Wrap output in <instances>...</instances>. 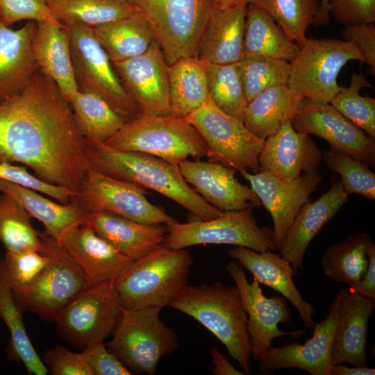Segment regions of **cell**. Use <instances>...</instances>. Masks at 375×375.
<instances>
[{"label":"cell","mask_w":375,"mask_h":375,"mask_svg":"<svg viewBox=\"0 0 375 375\" xmlns=\"http://www.w3.org/2000/svg\"><path fill=\"white\" fill-rule=\"evenodd\" d=\"M65 25L69 33L71 57L78 90L101 96L126 122L134 119L140 112L123 87L93 28L74 24Z\"/></svg>","instance_id":"9c48e42d"},{"label":"cell","mask_w":375,"mask_h":375,"mask_svg":"<svg viewBox=\"0 0 375 375\" xmlns=\"http://www.w3.org/2000/svg\"><path fill=\"white\" fill-rule=\"evenodd\" d=\"M43 362L53 375H92L83 352H73L62 346L47 350Z\"/></svg>","instance_id":"c3c4849f"},{"label":"cell","mask_w":375,"mask_h":375,"mask_svg":"<svg viewBox=\"0 0 375 375\" xmlns=\"http://www.w3.org/2000/svg\"><path fill=\"white\" fill-rule=\"evenodd\" d=\"M167 72L171 115L186 118L209 99L207 63L194 56L184 57L169 65Z\"/></svg>","instance_id":"1f68e13d"},{"label":"cell","mask_w":375,"mask_h":375,"mask_svg":"<svg viewBox=\"0 0 375 375\" xmlns=\"http://www.w3.org/2000/svg\"><path fill=\"white\" fill-rule=\"evenodd\" d=\"M247 2L216 7L201 36L196 57L208 64L225 65L244 57Z\"/></svg>","instance_id":"d4e9b609"},{"label":"cell","mask_w":375,"mask_h":375,"mask_svg":"<svg viewBox=\"0 0 375 375\" xmlns=\"http://www.w3.org/2000/svg\"><path fill=\"white\" fill-rule=\"evenodd\" d=\"M322 158L330 170L340 176L346 193L375 199V174L368 165L345 153L331 149L324 151Z\"/></svg>","instance_id":"f6af8a7d"},{"label":"cell","mask_w":375,"mask_h":375,"mask_svg":"<svg viewBox=\"0 0 375 375\" xmlns=\"http://www.w3.org/2000/svg\"><path fill=\"white\" fill-rule=\"evenodd\" d=\"M83 224L132 260L163 243L167 237L165 225L144 224L106 211L86 212Z\"/></svg>","instance_id":"83f0119b"},{"label":"cell","mask_w":375,"mask_h":375,"mask_svg":"<svg viewBox=\"0 0 375 375\" xmlns=\"http://www.w3.org/2000/svg\"><path fill=\"white\" fill-rule=\"evenodd\" d=\"M22 20L58 21L53 17L47 0H0L1 23L10 27Z\"/></svg>","instance_id":"7dc6e473"},{"label":"cell","mask_w":375,"mask_h":375,"mask_svg":"<svg viewBox=\"0 0 375 375\" xmlns=\"http://www.w3.org/2000/svg\"><path fill=\"white\" fill-rule=\"evenodd\" d=\"M329 14L344 26L374 24L375 0H329Z\"/></svg>","instance_id":"681fc988"},{"label":"cell","mask_w":375,"mask_h":375,"mask_svg":"<svg viewBox=\"0 0 375 375\" xmlns=\"http://www.w3.org/2000/svg\"><path fill=\"white\" fill-rule=\"evenodd\" d=\"M41 250L6 251L3 260L7 279L12 293L28 287L43 272L51 259L47 234L42 233Z\"/></svg>","instance_id":"ee69618b"},{"label":"cell","mask_w":375,"mask_h":375,"mask_svg":"<svg viewBox=\"0 0 375 375\" xmlns=\"http://www.w3.org/2000/svg\"><path fill=\"white\" fill-rule=\"evenodd\" d=\"M104 143L119 150L150 154L178 165L189 157L208 156V147L197 129L186 118L172 115L140 113Z\"/></svg>","instance_id":"5b68a950"},{"label":"cell","mask_w":375,"mask_h":375,"mask_svg":"<svg viewBox=\"0 0 375 375\" xmlns=\"http://www.w3.org/2000/svg\"><path fill=\"white\" fill-rule=\"evenodd\" d=\"M0 162L28 167L43 181L75 192L90 167L69 101L40 69L0 101Z\"/></svg>","instance_id":"6da1fadb"},{"label":"cell","mask_w":375,"mask_h":375,"mask_svg":"<svg viewBox=\"0 0 375 375\" xmlns=\"http://www.w3.org/2000/svg\"><path fill=\"white\" fill-rule=\"evenodd\" d=\"M22 313L8 283L3 260L0 259V319L8 329L12 352L28 374L46 375L49 369L32 345Z\"/></svg>","instance_id":"d590c367"},{"label":"cell","mask_w":375,"mask_h":375,"mask_svg":"<svg viewBox=\"0 0 375 375\" xmlns=\"http://www.w3.org/2000/svg\"><path fill=\"white\" fill-rule=\"evenodd\" d=\"M57 243L91 285L113 283L133 261L85 224Z\"/></svg>","instance_id":"7402d4cb"},{"label":"cell","mask_w":375,"mask_h":375,"mask_svg":"<svg viewBox=\"0 0 375 375\" xmlns=\"http://www.w3.org/2000/svg\"><path fill=\"white\" fill-rule=\"evenodd\" d=\"M375 369L366 367H347L341 365H331L328 375H374Z\"/></svg>","instance_id":"11a10c76"},{"label":"cell","mask_w":375,"mask_h":375,"mask_svg":"<svg viewBox=\"0 0 375 375\" xmlns=\"http://www.w3.org/2000/svg\"><path fill=\"white\" fill-rule=\"evenodd\" d=\"M299 51L297 44L267 12L254 4H247L244 57L260 56L290 62Z\"/></svg>","instance_id":"d6a6232c"},{"label":"cell","mask_w":375,"mask_h":375,"mask_svg":"<svg viewBox=\"0 0 375 375\" xmlns=\"http://www.w3.org/2000/svg\"><path fill=\"white\" fill-rule=\"evenodd\" d=\"M320 6L316 15L313 24L315 26H326L329 23V0H319Z\"/></svg>","instance_id":"9f6ffc18"},{"label":"cell","mask_w":375,"mask_h":375,"mask_svg":"<svg viewBox=\"0 0 375 375\" xmlns=\"http://www.w3.org/2000/svg\"><path fill=\"white\" fill-rule=\"evenodd\" d=\"M347 291L344 288L338 291L326 318L315 323L312 337L303 344L292 342L270 347L258 361L260 374H269L276 369L297 368L311 375H328L340 303Z\"/></svg>","instance_id":"e0dca14e"},{"label":"cell","mask_w":375,"mask_h":375,"mask_svg":"<svg viewBox=\"0 0 375 375\" xmlns=\"http://www.w3.org/2000/svg\"><path fill=\"white\" fill-rule=\"evenodd\" d=\"M193 260L185 249H172L164 242L133 260L113 282L123 309L151 306L163 308L188 283Z\"/></svg>","instance_id":"277c9868"},{"label":"cell","mask_w":375,"mask_h":375,"mask_svg":"<svg viewBox=\"0 0 375 375\" xmlns=\"http://www.w3.org/2000/svg\"><path fill=\"white\" fill-rule=\"evenodd\" d=\"M49 1V0H47V1Z\"/></svg>","instance_id":"680465c9"},{"label":"cell","mask_w":375,"mask_h":375,"mask_svg":"<svg viewBox=\"0 0 375 375\" xmlns=\"http://www.w3.org/2000/svg\"><path fill=\"white\" fill-rule=\"evenodd\" d=\"M240 74L247 101L265 90L288 85L290 62L268 57H244L240 62Z\"/></svg>","instance_id":"7bdbcfd3"},{"label":"cell","mask_w":375,"mask_h":375,"mask_svg":"<svg viewBox=\"0 0 375 375\" xmlns=\"http://www.w3.org/2000/svg\"><path fill=\"white\" fill-rule=\"evenodd\" d=\"M292 124L299 133L323 138L331 149L345 153L369 167H374V138L367 135L331 104L303 99Z\"/></svg>","instance_id":"ac0fdd59"},{"label":"cell","mask_w":375,"mask_h":375,"mask_svg":"<svg viewBox=\"0 0 375 375\" xmlns=\"http://www.w3.org/2000/svg\"><path fill=\"white\" fill-rule=\"evenodd\" d=\"M69 102L77 128L86 140L105 142L126 122L104 99L92 92L78 90Z\"/></svg>","instance_id":"e575fe53"},{"label":"cell","mask_w":375,"mask_h":375,"mask_svg":"<svg viewBox=\"0 0 375 375\" xmlns=\"http://www.w3.org/2000/svg\"><path fill=\"white\" fill-rule=\"evenodd\" d=\"M372 240L367 233H355L328 247L321 259L324 274L349 285L360 280L367 269V250Z\"/></svg>","instance_id":"74e56055"},{"label":"cell","mask_w":375,"mask_h":375,"mask_svg":"<svg viewBox=\"0 0 375 375\" xmlns=\"http://www.w3.org/2000/svg\"><path fill=\"white\" fill-rule=\"evenodd\" d=\"M53 17L63 24L94 28L139 11L127 0H49Z\"/></svg>","instance_id":"8d00e7d4"},{"label":"cell","mask_w":375,"mask_h":375,"mask_svg":"<svg viewBox=\"0 0 375 375\" xmlns=\"http://www.w3.org/2000/svg\"><path fill=\"white\" fill-rule=\"evenodd\" d=\"M0 179L31 188L45 194L60 203H69L77 192L43 181L36 176L31 174L25 166L0 162Z\"/></svg>","instance_id":"bcb514c9"},{"label":"cell","mask_w":375,"mask_h":375,"mask_svg":"<svg viewBox=\"0 0 375 375\" xmlns=\"http://www.w3.org/2000/svg\"><path fill=\"white\" fill-rule=\"evenodd\" d=\"M215 1L217 7L224 8L237 4L242 1H246V0H215Z\"/></svg>","instance_id":"6f0895ef"},{"label":"cell","mask_w":375,"mask_h":375,"mask_svg":"<svg viewBox=\"0 0 375 375\" xmlns=\"http://www.w3.org/2000/svg\"><path fill=\"white\" fill-rule=\"evenodd\" d=\"M322 151L308 135L297 131L285 122L265 140L258 156L259 170L285 179L318 171Z\"/></svg>","instance_id":"44dd1931"},{"label":"cell","mask_w":375,"mask_h":375,"mask_svg":"<svg viewBox=\"0 0 375 375\" xmlns=\"http://www.w3.org/2000/svg\"><path fill=\"white\" fill-rule=\"evenodd\" d=\"M162 309H123L112 338L106 344L132 374H155L160 360L178 347L177 335L160 319Z\"/></svg>","instance_id":"52a82bcc"},{"label":"cell","mask_w":375,"mask_h":375,"mask_svg":"<svg viewBox=\"0 0 375 375\" xmlns=\"http://www.w3.org/2000/svg\"><path fill=\"white\" fill-rule=\"evenodd\" d=\"M31 218L17 200L0 192V241L6 251L42 249V233L34 228Z\"/></svg>","instance_id":"ab89813d"},{"label":"cell","mask_w":375,"mask_h":375,"mask_svg":"<svg viewBox=\"0 0 375 375\" xmlns=\"http://www.w3.org/2000/svg\"><path fill=\"white\" fill-rule=\"evenodd\" d=\"M267 12L287 36L301 47L317 14L319 0H246Z\"/></svg>","instance_id":"60d3db41"},{"label":"cell","mask_w":375,"mask_h":375,"mask_svg":"<svg viewBox=\"0 0 375 375\" xmlns=\"http://www.w3.org/2000/svg\"><path fill=\"white\" fill-rule=\"evenodd\" d=\"M169 306L203 325L222 342L244 374L251 373L247 315L235 285L188 284Z\"/></svg>","instance_id":"3957f363"},{"label":"cell","mask_w":375,"mask_h":375,"mask_svg":"<svg viewBox=\"0 0 375 375\" xmlns=\"http://www.w3.org/2000/svg\"><path fill=\"white\" fill-rule=\"evenodd\" d=\"M367 253L368 266L366 272L360 280L349 285V292L375 299V244L372 240L368 244Z\"/></svg>","instance_id":"f5cc1de1"},{"label":"cell","mask_w":375,"mask_h":375,"mask_svg":"<svg viewBox=\"0 0 375 375\" xmlns=\"http://www.w3.org/2000/svg\"><path fill=\"white\" fill-rule=\"evenodd\" d=\"M35 21L18 29L0 22V101L21 92L39 69L32 49Z\"/></svg>","instance_id":"f1b7e54d"},{"label":"cell","mask_w":375,"mask_h":375,"mask_svg":"<svg viewBox=\"0 0 375 375\" xmlns=\"http://www.w3.org/2000/svg\"><path fill=\"white\" fill-rule=\"evenodd\" d=\"M180 172L187 183L208 203L222 212L251 208L261 205L251 188L235 176V171L210 160L181 161Z\"/></svg>","instance_id":"ffe728a7"},{"label":"cell","mask_w":375,"mask_h":375,"mask_svg":"<svg viewBox=\"0 0 375 375\" xmlns=\"http://www.w3.org/2000/svg\"><path fill=\"white\" fill-rule=\"evenodd\" d=\"M90 167L112 178L153 190L185 208L199 220L223 212L206 202L183 177L178 165L156 156L122 151L85 139Z\"/></svg>","instance_id":"7a4b0ae2"},{"label":"cell","mask_w":375,"mask_h":375,"mask_svg":"<svg viewBox=\"0 0 375 375\" xmlns=\"http://www.w3.org/2000/svg\"><path fill=\"white\" fill-rule=\"evenodd\" d=\"M47 239L49 264L31 284L12 294L22 311L54 322L63 308L91 285L56 240L48 234Z\"/></svg>","instance_id":"5bb4252c"},{"label":"cell","mask_w":375,"mask_h":375,"mask_svg":"<svg viewBox=\"0 0 375 375\" xmlns=\"http://www.w3.org/2000/svg\"><path fill=\"white\" fill-rule=\"evenodd\" d=\"M166 228L164 243L172 249L200 244H230L256 251L276 249L272 228L259 226L251 208L225 211L209 220L176 222Z\"/></svg>","instance_id":"30bf717a"},{"label":"cell","mask_w":375,"mask_h":375,"mask_svg":"<svg viewBox=\"0 0 375 375\" xmlns=\"http://www.w3.org/2000/svg\"><path fill=\"white\" fill-rule=\"evenodd\" d=\"M228 255L249 271L259 283L279 292L297 310L303 325L308 328H313L315 309L302 297L295 286L292 277L296 272L285 258L270 250L256 251L239 246L230 249Z\"/></svg>","instance_id":"cb8c5ba5"},{"label":"cell","mask_w":375,"mask_h":375,"mask_svg":"<svg viewBox=\"0 0 375 375\" xmlns=\"http://www.w3.org/2000/svg\"><path fill=\"white\" fill-rule=\"evenodd\" d=\"M226 269L240 293L247 315V331L254 360L263 357L274 338L303 335L301 329L284 331L278 328L279 324H287L292 318L288 301L283 296L266 297L257 280L247 281L243 267L236 260L229 262Z\"/></svg>","instance_id":"9a60e30c"},{"label":"cell","mask_w":375,"mask_h":375,"mask_svg":"<svg viewBox=\"0 0 375 375\" xmlns=\"http://www.w3.org/2000/svg\"><path fill=\"white\" fill-rule=\"evenodd\" d=\"M240 62L225 65L207 63L208 90L209 98L220 110L243 122L248 101Z\"/></svg>","instance_id":"f35d334b"},{"label":"cell","mask_w":375,"mask_h":375,"mask_svg":"<svg viewBox=\"0 0 375 375\" xmlns=\"http://www.w3.org/2000/svg\"><path fill=\"white\" fill-rule=\"evenodd\" d=\"M93 30L112 63L144 53L156 39L149 22L140 11Z\"/></svg>","instance_id":"836d02e7"},{"label":"cell","mask_w":375,"mask_h":375,"mask_svg":"<svg viewBox=\"0 0 375 375\" xmlns=\"http://www.w3.org/2000/svg\"><path fill=\"white\" fill-rule=\"evenodd\" d=\"M149 22L167 65L197 56L215 0H127Z\"/></svg>","instance_id":"8992f818"},{"label":"cell","mask_w":375,"mask_h":375,"mask_svg":"<svg viewBox=\"0 0 375 375\" xmlns=\"http://www.w3.org/2000/svg\"><path fill=\"white\" fill-rule=\"evenodd\" d=\"M260 203L273 221L276 248L279 249L287 231L301 207L307 203L322 180L318 172L303 173L293 179H285L265 172H241Z\"/></svg>","instance_id":"d6986e66"},{"label":"cell","mask_w":375,"mask_h":375,"mask_svg":"<svg viewBox=\"0 0 375 375\" xmlns=\"http://www.w3.org/2000/svg\"><path fill=\"white\" fill-rule=\"evenodd\" d=\"M92 375H131L132 373L107 348L103 342L92 344L82 351Z\"/></svg>","instance_id":"f907efd6"},{"label":"cell","mask_w":375,"mask_h":375,"mask_svg":"<svg viewBox=\"0 0 375 375\" xmlns=\"http://www.w3.org/2000/svg\"><path fill=\"white\" fill-rule=\"evenodd\" d=\"M34 57L40 69L58 86L69 101L78 90L67 26L58 21H38L32 40Z\"/></svg>","instance_id":"4316f807"},{"label":"cell","mask_w":375,"mask_h":375,"mask_svg":"<svg viewBox=\"0 0 375 375\" xmlns=\"http://www.w3.org/2000/svg\"><path fill=\"white\" fill-rule=\"evenodd\" d=\"M372 86L362 73L354 72L348 87H340L330 101L340 113L367 133L375 138V99L362 96V88Z\"/></svg>","instance_id":"b9f144b4"},{"label":"cell","mask_w":375,"mask_h":375,"mask_svg":"<svg viewBox=\"0 0 375 375\" xmlns=\"http://www.w3.org/2000/svg\"><path fill=\"white\" fill-rule=\"evenodd\" d=\"M186 119L203 138L210 160L240 173L260 172L258 156L265 140L250 132L243 122L220 110L210 98Z\"/></svg>","instance_id":"8fae6325"},{"label":"cell","mask_w":375,"mask_h":375,"mask_svg":"<svg viewBox=\"0 0 375 375\" xmlns=\"http://www.w3.org/2000/svg\"><path fill=\"white\" fill-rule=\"evenodd\" d=\"M302 99L288 85L269 88L248 102L243 123L254 135L265 140L285 122H292Z\"/></svg>","instance_id":"4dcf8cb0"},{"label":"cell","mask_w":375,"mask_h":375,"mask_svg":"<svg viewBox=\"0 0 375 375\" xmlns=\"http://www.w3.org/2000/svg\"><path fill=\"white\" fill-rule=\"evenodd\" d=\"M349 200L340 180L331 177V187L316 201L303 204L290 226L280 255L292 266L295 272L301 271L306 251L322 227Z\"/></svg>","instance_id":"603a6c76"},{"label":"cell","mask_w":375,"mask_h":375,"mask_svg":"<svg viewBox=\"0 0 375 375\" xmlns=\"http://www.w3.org/2000/svg\"><path fill=\"white\" fill-rule=\"evenodd\" d=\"M112 283L90 285L63 308L54 320L63 340L84 349L112 334L123 311Z\"/></svg>","instance_id":"4fadbf2b"},{"label":"cell","mask_w":375,"mask_h":375,"mask_svg":"<svg viewBox=\"0 0 375 375\" xmlns=\"http://www.w3.org/2000/svg\"><path fill=\"white\" fill-rule=\"evenodd\" d=\"M374 308L375 299L347 291L344 293L332 344L331 365L367 366L368 322Z\"/></svg>","instance_id":"484cf974"},{"label":"cell","mask_w":375,"mask_h":375,"mask_svg":"<svg viewBox=\"0 0 375 375\" xmlns=\"http://www.w3.org/2000/svg\"><path fill=\"white\" fill-rule=\"evenodd\" d=\"M147 193L138 185L90 167L72 199L86 212L106 211L149 225L167 226L178 222L164 208L150 202Z\"/></svg>","instance_id":"7c38bea8"},{"label":"cell","mask_w":375,"mask_h":375,"mask_svg":"<svg viewBox=\"0 0 375 375\" xmlns=\"http://www.w3.org/2000/svg\"><path fill=\"white\" fill-rule=\"evenodd\" d=\"M342 35L344 40L354 43L361 52L364 62L375 74V26L374 24H358L345 26Z\"/></svg>","instance_id":"816d5d0a"},{"label":"cell","mask_w":375,"mask_h":375,"mask_svg":"<svg viewBox=\"0 0 375 375\" xmlns=\"http://www.w3.org/2000/svg\"><path fill=\"white\" fill-rule=\"evenodd\" d=\"M212 358L211 371L215 375H243L242 372L236 369L228 360V358L221 353L218 349L213 347L210 349Z\"/></svg>","instance_id":"db71d44e"},{"label":"cell","mask_w":375,"mask_h":375,"mask_svg":"<svg viewBox=\"0 0 375 375\" xmlns=\"http://www.w3.org/2000/svg\"><path fill=\"white\" fill-rule=\"evenodd\" d=\"M112 64L140 113L171 115L168 65L156 39L144 53Z\"/></svg>","instance_id":"2e32d148"},{"label":"cell","mask_w":375,"mask_h":375,"mask_svg":"<svg viewBox=\"0 0 375 375\" xmlns=\"http://www.w3.org/2000/svg\"><path fill=\"white\" fill-rule=\"evenodd\" d=\"M0 192L17 200L31 217L43 224L44 232L56 242L84 223L86 212L74 199L67 204L57 203L38 191L3 179H0Z\"/></svg>","instance_id":"f546056e"},{"label":"cell","mask_w":375,"mask_h":375,"mask_svg":"<svg viewBox=\"0 0 375 375\" xmlns=\"http://www.w3.org/2000/svg\"><path fill=\"white\" fill-rule=\"evenodd\" d=\"M352 60L364 62L356 47L345 40L307 38L290 62L288 87L303 99L329 103L340 87L338 76Z\"/></svg>","instance_id":"ba28073f"}]
</instances>
